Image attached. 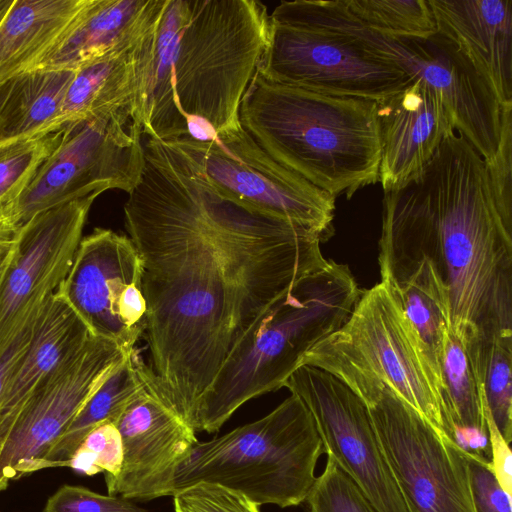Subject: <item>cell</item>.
<instances>
[{
	"mask_svg": "<svg viewBox=\"0 0 512 512\" xmlns=\"http://www.w3.org/2000/svg\"><path fill=\"white\" fill-rule=\"evenodd\" d=\"M14 0H0V24L13 5Z\"/></svg>",
	"mask_w": 512,
	"mask_h": 512,
	"instance_id": "39",
	"label": "cell"
},
{
	"mask_svg": "<svg viewBox=\"0 0 512 512\" xmlns=\"http://www.w3.org/2000/svg\"><path fill=\"white\" fill-rule=\"evenodd\" d=\"M188 16L187 0H168L158 23L142 111L143 134L161 141L188 136V122L175 96L174 61Z\"/></svg>",
	"mask_w": 512,
	"mask_h": 512,
	"instance_id": "24",
	"label": "cell"
},
{
	"mask_svg": "<svg viewBox=\"0 0 512 512\" xmlns=\"http://www.w3.org/2000/svg\"><path fill=\"white\" fill-rule=\"evenodd\" d=\"M324 453L315 421L295 394L269 414L209 441L178 464L168 496L198 483L237 492L257 505L304 503Z\"/></svg>",
	"mask_w": 512,
	"mask_h": 512,
	"instance_id": "6",
	"label": "cell"
},
{
	"mask_svg": "<svg viewBox=\"0 0 512 512\" xmlns=\"http://www.w3.org/2000/svg\"><path fill=\"white\" fill-rule=\"evenodd\" d=\"M174 512H261L259 505L227 488L198 483L173 495Z\"/></svg>",
	"mask_w": 512,
	"mask_h": 512,
	"instance_id": "32",
	"label": "cell"
},
{
	"mask_svg": "<svg viewBox=\"0 0 512 512\" xmlns=\"http://www.w3.org/2000/svg\"><path fill=\"white\" fill-rule=\"evenodd\" d=\"M122 460L120 432L114 423L106 422L92 429L62 466L88 476L103 473L104 477H114Z\"/></svg>",
	"mask_w": 512,
	"mask_h": 512,
	"instance_id": "31",
	"label": "cell"
},
{
	"mask_svg": "<svg viewBox=\"0 0 512 512\" xmlns=\"http://www.w3.org/2000/svg\"><path fill=\"white\" fill-rule=\"evenodd\" d=\"M142 264L131 239L96 228L82 238L58 292L96 337L125 350L135 347L121 323L117 306L124 289L141 283Z\"/></svg>",
	"mask_w": 512,
	"mask_h": 512,
	"instance_id": "17",
	"label": "cell"
},
{
	"mask_svg": "<svg viewBox=\"0 0 512 512\" xmlns=\"http://www.w3.org/2000/svg\"><path fill=\"white\" fill-rule=\"evenodd\" d=\"M148 365L134 348L77 414L47 456L45 469L62 466L95 427L116 423L143 389Z\"/></svg>",
	"mask_w": 512,
	"mask_h": 512,
	"instance_id": "26",
	"label": "cell"
},
{
	"mask_svg": "<svg viewBox=\"0 0 512 512\" xmlns=\"http://www.w3.org/2000/svg\"><path fill=\"white\" fill-rule=\"evenodd\" d=\"M382 203L380 275L425 263L464 349L512 337V215L498 205L487 164L463 134L449 133Z\"/></svg>",
	"mask_w": 512,
	"mask_h": 512,
	"instance_id": "2",
	"label": "cell"
},
{
	"mask_svg": "<svg viewBox=\"0 0 512 512\" xmlns=\"http://www.w3.org/2000/svg\"><path fill=\"white\" fill-rule=\"evenodd\" d=\"M87 3L88 0H14L0 24V84L33 69Z\"/></svg>",
	"mask_w": 512,
	"mask_h": 512,
	"instance_id": "23",
	"label": "cell"
},
{
	"mask_svg": "<svg viewBox=\"0 0 512 512\" xmlns=\"http://www.w3.org/2000/svg\"><path fill=\"white\" fill-rule=\"evenodd\" d=\"M18 229L0 212V253L7 251L14 243Z\"/></svg>",
	"mask_w": 512,
	"mask_h": 512,
	"instance_id": "38",
	"label": "cell"
},
{
	"mask_svg": "<svg viewBox=\"0 0 512 512\" xmlns=\"http://www.w3.org/2000/svg\"><path fill=\"white\" fill-rule=\"evenodd\" d=\"M90 335L56 290L39 316L28 351L0 398V455L17 419L39 387Z\"/></svg>",
	"mask_w": 512,
	"mask_h": 512,
	"instance_id": "22",
	"label": "cell"
},
{
	"mask_svg": "<svg viewBox=\"0 0 512 512\" xmlns=\"http://www.w3.org/2000/svg\"><path fill=\"white\" fill-rule=\"evenodd\" d=\"M384 192L413 178L455 128L439 93L420 78L376 102Z\"/></svg>",
	"mask_w": 512,
	"mask_h": 512,
	"instance_id": "18",
	"label": "cell"
},
{
	"mask_svg": "<svg viewBox=\"0 0 512 512\" xmlns=\"http://www.w3.org/2000/svg\"><path fill=\"white\" fill-rule=\"evenodd\" d=\"M437 31L458 45L504 106L512 104V0H428Z\"/></svg>",
	"mask_w": 512,
	"mask_h": 512,
	"instance_id": "20",
	"label": "cell"
},
{
	"mask_svg": "<svg viewBox=\"0 0 512 512\" xmlns=\"http://www.w3.org/2000/svg\"><path fill=\"white\" fill-rule=\"evenodd\" d=\"M307 512H378L352 478L327 455L304 501Z\"/></svg>",
	"mask_w": 512,
	"mask_h": 512,
	"instance_id": "30",
	"label": "cell"
},
{
	"mask_svg": "<svg viewBox=\"0 0 512 512\" xmlns=\"http://www.w3.org/2000/svg\"><path fill=\"white\" fill-rule=\"evenodd\" d=\"M239 114L265 153L335 198L379 182L376 101L274 83L256 70Z\"/></svg>",
	"mask_w": 512,
	"mask_h": 512,
	"instance_id": "3",
	"label": "cell"
},
{
	"mask_svg": "<svg viewBox=\"0 0 512 512\" xmlns=\"http://www.w3.org/2000/svg\"><path fill=\"white\" fill-rule=\"evenodd\" d=\"M487 171L498 205L512 215V104L504 105L500 144Z\"/></svg>",
	"mask_w": 512,
	"mask_h": 512,
	"instance_id": "34",
	"label": "cell"
},
{
	"mask_svg": "<svg viewBox=\"0 0 512 512\" xmlns=\"http://www.w3.org/2000/svg\"><path fill=\"white\" fill-rule=\"evenodd\" d=\"M167 142L182 151L208 183L234 203L307 227L324 242L334 234L336 198L273 160L243 127L211 140L184 137Z\"/></svg>",
	"mask_w": 512,
	"mask_h": 512,
	"instance_id": "11",
	"label": "cell"
},
{
	"mask_svg": "<svg viewBox=\"0 0 512 512\" xmlns=\"http://www.w3.org/2000/svg\"><path fill=\"white\" fill-rule=\"evenodd\" d=\"M157 26L130 48L75 70L61 109L63 127L122 110L132 111L142 124Z\"/></svg>",
	"mask_w": 512,
	"mask_h": 512,
	"instance_id": "21",
	"label": "cell"
},
{
	"mask_svg": "<svg viewBox=\"0 0 512 512\" xmlns=\"http://www.w3.org/2000/svg\"><path fill=\"white\" fill-rule=\"evenodd\" d=\"M133 349L90 335L62 360L28 402L3 447L0 492L11 480L45 469L56 442Z\"/></svg>",
	"mask_w": 512,
	"mask_h": 512,
	"instance_id": "14",
	"label": "cell"
},
{
	"mask_svg": "<svg viewBox=\"0 0 512 512\" xmlns=\"http://www.w3.org/2000/svg\"><path fill=\"white\" fill-rule=\"evenodd\" d=\"M484 413L491 446V469L502 489L512 495V453L510 444L501 436L485 408Z\"/></svg>",
	"mask_w": 512,
	"mask_h": 512,
	"instance_id": "36",
	"label": "cell"
},
{
	"mask_svg": "<svg viewBox=\"0 0 512 512\" xmlns=\"http://www.w3.org/2000/svg\"><path fill=\"white\" fill-rule=\"evenodd\" d=\"M100 194L42 211L18 229L0 276V359L66 277Z\"/></svg>",
	"mask_w": 512,
	"mask_h": 512,
	"instance_id": "13",
	"label": "cell"
},
{
	"mask_svg": "<svg viewBox=\"0 0 512 512\" xmlns=\"http://www.w3.org/2000/svg\"><path fill=\"white\" fill-rule=\"evenodd\" d=\"M8 250L0 254V276L4 270V267H5V264L7 261Z\"/></svg>",
	"mask_w": 512,
	"mask_h": 512,
	"instance_id": "41",
	"label": "cell"
},
{
	"mask_svg": "<svg viewBox=\"0 0 512 512\" xmlns=\"http://www.w3.org/2000/svg\"><path fill=\"white\" fill-rule=\"evenodd\" d=\"M466 459L475 512H512L511 495L502 489L491 465L467 454Z\"/></svg>",
	"mask_w": 512,
	"mask_h": 512,
	"instance_id": "35",
	"label": "cell"
},
{
	"mask_svg": "<svg viewBox=\"0 0 512 512\" xmlns=\"http://www.w3.org/2000/svg\"><path fill=\"white\" fill-rule=\"evenodd\" d=\"M61 131L0 146V212L15 202L56 147Z\"/></svg>",
	"mask_w": 512,
	"mask_h": 512,
	"instance_id": "29",
	"label": "cell"
},
{
	"mask_svg": "<svg viewBox=\"0 0 512 512\" xmlns=\"http://www.w3.org/2000/svg\"><path fill=\"white\" fill-rule=\"evenodd\" d=\"M346 10L362 25L379 33L426 39L437 33L428 0H342Z\"/></svg>",
	"mask_w": 512,
	"mask_h": 512,
	"instance_id": "28",
	"label": "cell"
},
{
	"mask_svg": "<svg viewBox=\"0 0 512 512\" xmlns=\"http://www.w3.org/2000/svg\"><path fill=\"white\" fill-rule=\"evenodd\" d=\"M294 19L300 25L338 30L365 48L420 78L440 95L454 128L472 143L491 137L501 123L502 105L464 52L445 35L394 37L357 21L342 0H301Z\"/></svg>",
	"mask_w": 512,
	"mask_h": 512,
	"instance_id": "10",
	"label": "cell"
},
{
	"mask_svg": "<svg viewBox=\"0 0 512 512\" xmlns=\"http://www.w3.org/2000/svg\"><path fill=\"white\" fill-rule=\"evenodd\" d=\"M143 127L129 110L66 124L60 139L4 216L19 229L36 214L109 189L128 194L142 178Z\"/></svg>",
	"mask_w": 512,
	"mask_h": 512,
	"instance_id": "9",
	"label": "cell"
},
{
	"mask_svg": "<svg viewBox=\"0 0 512 512\" xmlns=\"http://www.w3.org/2000/svg\"><path fill=\"white\" fill-rule=\"evenodd\" d=\"M1 254V253H0Z\"/></svg>",
	"mask_w": 512,
	"mask_h": 512,
	"instance_id": "42",
	"label": "cell"
},
{
	"mask_svg": "<svg viewBox=\"0 0 512 512\" xmlns=\"http://www.w3.org/2000/svg\"><path fill=\"white\" fill-rule=\"evenodd\" d=\"M167 3L88 0L71 27L31 70L75 71L128 49L157 26Z\"/></svg>",
	"mask_w": 512,
	"mask_h": 512,
	"instance_id": "19",
	"label": "cell"
},
{
	"mask_svg": "<svg viewBox=\"0 0 512 512\" xmlns=\"http://www.w3.org/2000/svg\"><path fill=\"white\" fill-rule=\"evenodd\" d=\"M483 408L510 444L512 440V337L498 336L467 353Z\"/></svg>",
	"mask_w": 512,
	"mask_h": 512,
	"instance_id": "27",
	"label": "cell"
},
{
	"mask_svg": "<svg viewBox=\"0 0 512 512\" xmlns=\"http://www.w3.org/2000/svg\"><path fill=\"white\" fill-rule=\"evenodd\" d=\"M174 79L188 136L211 140L241 128L240 105L266 49L270 17L257 0H187Z\"/></svg>",
	"mask_w": 512,
	"mask_h": 512,
	"instance_id": "5",
	"label": "cell"
},
{
	"mask_svg": "<svg viewBox=\"0 0 512 512\" xmlns=\"http://www.w3.org/2000/svg\"><path fill=\"white\" fill-rule=\"evenodd\" d=\"M257 71L274 83L376 102L417 79L347 33L271 20Z\"/></svg>",
	"mask_w": 512,
	"mask_h": 512,
	"instance_id": "12",
	"label": "cell"
},
{
	"mask_svg": "<svg viewBox=\"0 0 512 512\" xmlns=\"http://www.w3.org/2000/svg\"><path fill=\"white\" fill-rule=\"evenodd\" d=\"M75 71L34 69L11 80L0 107V146L59 131Z\"/></svg>",
	"mask_w": 512,
	"mask_h": 512,
	"instance_id": "25",
	"label": "cell"
},
{
	"mask_svg": "<svg viewBox=\"0 0 512 512\" xmlns=\"http://www.w3.org/2000/svg\"><path fill=\"white\" fill-rule=\"evenodd\" d=\"M38 319L39 317L18 335L0 359V398L31 345Z\"/></svg>",
	"mask_w": 512,
	"mask_h": 512,
	"instance_id": "37",
	"label": "cell"
},
{
	"mask_svg": "<svg viewBox=\"0 0 512 512\" xmlns=\"http://www.w3.org/2000/svg\"><path fill=\"white\" fill-rule=\"evenodd\" d=\"M115 425L122 439L123 460L116 476L104 477L108 495L132 501L168 496L178 464L198 439L171 405L150 366L143 389Z\"/></svg>",
	"mask_w": 512,
	"mask_h": 512,
	"instance_id": "16",
	"label": "cell"
},
{
	"mask_svg": "<svg viewBox=\"0 0 512 512\" xmlns=\"http://www.w3.org/2000/svg\"><path fill=\"white\" fill-rule=\"evenodd\" d=\"M365 403L409 512H475L466 454L381 380L325 356L310 360Z\"/></svg>",
	"mask_w": 512,
	"mask_h": 512,
	"instance_id": "7",
	"label": "cell"
},
{
	"mask_svg": "<svg viewBox=\"0 0 512 512\" xmlns=\"http://www.w3.org/2000/svg\"><path fill=\"white\" fill-rule=\"evenodd\" d=\"M306 354L343 361L381 380L430 424L451 437L441 367L385 280L362 290L347 322Z\"/></svg>",
	"mask_w": 512,
	"mask_h": 512,
	"instance_id": "8",
	"label": "cell"
},
{
	"mask_svg": "<svg viewBox=\"0 0 512 512\" xmlns=\"http://www.w3.org/2000/svg\"><path fill=\"white\" fill-rule=\"evenodd\" d=\"M346 264H328L295 281L251 323L203 395L195 431L212 433L249 400L284 387L304 355L338 331L360 296Z\"/></svg>",
	"mask_w": 512,
	"mask_h": 512,
	"instance_id": "4",
	"label": "cell"
},
{
	"mask_svg": "<svg viewBox=\"0 0 512 512\" xmlns=\"http://www.w3.org/2000/svg\"><path fill=\"white\" fill-rule=\"evenodd\" d=\"M11 86V80L0 84V107L2 106Z\"/></svg>",
	"mask_w": 512,
	"mask_h": 512,
	"instance_id": "40",
	"label": "cell"
},
{
	"mask_svg": "<svg viewBox=\"0 0 512 512\" xmlns=\"http://www.w3.org/2000/svg\"><path fill=\"white\" fill-rule=\"evenodd\" d=\"M43 512H149L132 500L64 484L46 501Z\"/></svg>",
	"mask_w": 512,
	"mask_h": 512,
	"instance_id": "33",
	"label": "cell"
},
{
	"mask_svg": "<svg viewBox=\"0 0 512 512\" xmlns=\"http://www.w3.org/2000/svg\"><path fill=\"white\" fill-rule=\"evenodd\" d=\"M310 411L330 455L378 512H409L381 448L368 409L344 382L301 365L284 384Z\"/></svg>",
	"mask_w": 512,
	"mask_h": 512,
	"instance_id": "15",
	"label": "cell"
},
{
	"mask_svg": "<svg viewBox=\"0 0 512 512\" xmlns=\"http://www.w3.org/2000/svg\"><path fill=\"white\" fill-rule=\"evenodd\" d=\"M143 147L142 178L124 205L142 264L143 335L162 390L194 429L203 395L251 323L329 260L318 233L222 196L172 143L148 137Z\"/></svg>",
	"mask_w": 512,
	"mask_h": 512,
	"instance_id": "1",
	"label": "cell"
}]
</instances>
